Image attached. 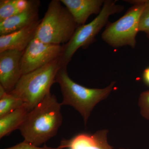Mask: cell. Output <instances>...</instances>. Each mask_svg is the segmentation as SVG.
<instances>
[{"label":"cell","mask_w":149,"mask_h":149,"mask_svg":"<svg viewBox=\"0 0 149 149\" xmlns=\"http://www.w3.org/2000/svg\"><path fill=\"white\" fill-rule=\"evenodd\" d=\"M129 1L133 6L117 21L108 23L102 34L103 40L113 47H136V36L139 32V20L146 0Z\"/></svg>","instance_id":"cell-6"},{"label":"cell","mask_w":149,"mask_h":149,"mask_svg":"<svg viewBox=\"0 0 149 149\" xmlns=\"http://www.w3.org/2000/svg\"><path fill=\"white\" fill-rule=\"evenodd\" d=\"M61 106L50 93L30 111L18 129L24 141L40 147L56 136L63 122Z\"/></svg>","instance_id":"cell-1"},{"label":"cell","mask_w":149,"mask_h":149,"mask_svg":"<svg viewBox=\"0 0 149 149\" xmlns=\"http://www.w3.org/2000/svg\"><path fill=\"white\" fill-rule=\"evenodd\" d=\"M139 32H145L149 39V0H146V4L140 16Z\"/></svg>","instance_id":"cell-16"},{"label":"cell","mask_w":149,"mask_h":149,"mask_svg":"<svg viewBox=\"0 0 149 149\" xmlns=\"http://www.w3.org/2000/svg\"><path fill=\"white\" fill-rule=\"evenodd\" d=\"M139 104L141 115L149 120V91L141 93L139 97Z\"/></svg>","instance_id":"cell-17"},{"label":"cell","mask_w":149,"mask_h":149,"mask_svg":"<svg viewBox=\"0 0 149 149\" xmlns=\"http://www.w3.org/2000/svg\"><path fill=\"white\" fill-rule=\"evenodd\" d=\"M66 148L67 146L64 141H62L61 144L58 147L55 148L48 147L47 146H44L43 147L37 146L24 141L13 146L3 149H63Z\"/></svg>","instance_id":"cell-18"},{"label":"cell","mask_w":149,"mask_h":149,"mask_svg":"<svg viewBox=\"0 0 149 149\" xmlns=\"http://www.w3.org/2000/svg\"><path fill=\"white\" fill-rule=\"evenodd\" d=\"M24 51L8 50L0 52V85L10 93L22 76L20 62Z\"/></svg>","instance_id":"cell-8"},{"label":"cell","mask_w":149,"mask_h":149,"mask_svg":"<svg viewBox=\"0 0 149 149\" xmlns=\"http://www.w3.org/2000/svg\"><path fill=\"white\" fill-rule=\"evenodd\" d=\"M63 50V45L47 44L34 38L22 57L20 65L22 75L61 57Z\"/></svg>","instance_id":"cell-7"},{"label":"cell","mask_w":149,"mask_h":149,"mask_svg":"<svg viewBox=\"0 0 149 149\" xmlns=\"http://www.w3.org/2000/svg\"><path fill=\"white\" fill-rule=\"evenodd\" d=\"M67 67H62L56 77L63 95L61 105L73 107L80 113L87 124L92 111L97 104L106 99L113 90L116 82L103 89L89 88L75 83L69 77Z\"/></svg>","instance_id":"cell-2"},{"label":"cell","mask_w":149,"mask_h":149,"mask_svg":"<svg viewBox=\"0 0 149 149\" xmlns=\"http://www.w3.org/2000/svg\"><path fill=\"white\" fill-rule=\"evenodd\" d=\"M62 67L60 57L42 67L22 75L10 93L24 102L29 111L50 93L52 85Z\"/></svg>","instance_id":"cell-3"},{"label":"cell","mask_w":149,"mask_h":149,"mask_svg":"<svg viewBox=\"0 0 149 149\" xmlns=\"http://www.w3.org/2000/svg\"><path fill=\"white\" fill-rule=\"evenodd\" d=\"M116 1L106 0L100 13L88 24L79 25L70 40L63 45L64 50L61 56L62 67H67L72 56L80 47L86 49L95 41V37L108 23L110 15L121 12L124 7L116 4Z\"/></svg>","instance_id":"cell-5"},{"label":"cell","mask_w":149,"mask_h":149,"mask_svg":"<svg viewBox=\"0 0 149 149\" xmlns=\"http://www.w3.org/2000/svg\"><path fill=\"white\" fill-rule=\"evenodd\" d=\"M72 15L76 23L84 25L89 17L102 10L103 0H60Z\"/></svg>","instance_id":"cell-11"},{"label":"cell","mask_w":149,"mask_h":149,"mask_svg":"<svg viewBox=\"0 0 149 149\" xmlns=\"http://www.w3.org/2000/svg\"><path fill=\"white\" fill-rule=\"evenodd\" d=\"M41 19L23 29L0 36V52L8 50L24 51L35 38Z\"/></svg>","instance_id":"cell-10"},{"label":"cell","mask_w":149,"mask_h":149,"mask_svg":"<svg viewBox=\"0 0 149 149\" xmlns=\"http://www.w3.org/2000/svg\"><path fill=\"white\" fill-rule=\"evenodd\" d=\"M108 130L97 131L92 135L80 134L70 140H66L69 149H114L107 142ZM120 149H125L121 148Z\"/></svg>","instance_id":"cell-12"},{"label":"cell","mask_w":149,"mask_h":149,"mask_svg":"<svg viewBox=\"0 0 149 149\" xmlns=\"http://www.w3.org/2000/svg\"><path fill=\"white\" fill-rule=\"evenodd\" d=\"M36 0H1L0 22L20 13L32 6Z\"/></svg>","instance_id":"cell-14"},{"label":"cell","mask_w":149,"mask_h":149,"mask_svg":"<svg viewBox=\"0 0 149 149\" xmlns=\"http://www.w3.org/2000/svg\"><path fill=\"white\" fill-rule=\"evenodd\" d=\"M25 104L20 99L12 94L7 93L0 85V117L23 106Z\"/></svg>","instance_id":"cell-15"},{"label":"cell","mask_w":149,"mask_h":149,"mask_svg":"<svg viewBox=\"0 0 149 149\" xmlns=\"http://www.w3.org/2000/svg\"><path fill=\"white\" fill-rule=\"evenodd\" d=\"M143 78L145 83L149 85V67L144 70L143 73Z\"/></svg>","instance_id":"cell-19"},{"label":"cell","mask_w":149,"mask_h":149,"mask_svg":"<svg viewBox=\"0 0 149 149\" xmlns=\"http://www.w3.org/2000/svg\"><path fill=\"white\" fill-rule=\"evenodd\" d=\"M29 109L25 104L12 112L0 117V139L19 129L23 123Z\"/></svg>","instance_id":"cell-13"},{"label":"cell","mask_w":149,"mask_h":149,"mask_svg":"<svg viewBox=\"0 0 149 149\" xmlns=\"http://www.w3.org/2000/svg\"><path fill=\"white\" fill-rule=\"evenodd\" d=\"M72 15L59 0H52L37 27L35 38L47 44L63 45L78 27Z\"/></svg>","instance_id":"cell-4"},{"label":"cell","mask_w":149,"mask_h":149,"mask_svg":"<svg viewBox=\"0 0 149 149\" xmlns=\"http://www.w3.org/2000/svg\"><path fill=\"white\" fill-rule=\"evenodd\" d=\"M40 1L35 3L27 9L0 22V36L10 34L37 22L39 19Z\"/></svg>","instance_id":"cell-9"}]
</instances>
